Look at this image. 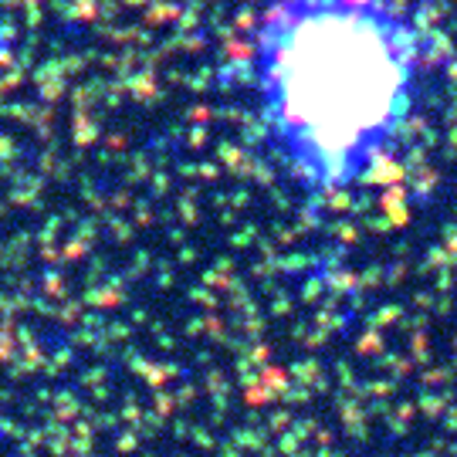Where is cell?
Listing matches in <instances>:
<instances>
[{
	"label": "cell",
	"mask_w": 457,
	"mask_h": 457,
	"mask_svg": "<svg viewBox=\"0 0 457 457\" xmlns=\"http://www.w3.org/2000/svg\"><path fill=\"white\" fill-rule=\"evenodd\" d=\"M254 51L258 119L305 190H352L390 159L420 88L417 31L390 0H274Z\"/></svg>",
	"instance_id": "6da1fadb"
}]
</instances>
